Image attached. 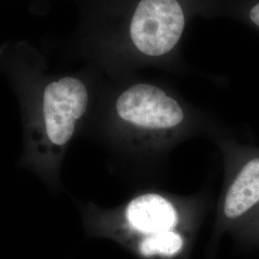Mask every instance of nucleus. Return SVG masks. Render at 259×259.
Returning a JSON list of instances; mask_svg holds the SVG:
<instances>
[{
	"instance_id": "nucleus-1",
	"label": "nucleus",
	"mask_w": 259,
	"mask_h": 259,
	"mask_svg": "<svg viewBox=\"0 0 259 259\" xmlns=\"http://www.w3.org/2000/svg\"><path fill=\"white\" fill-rule=\"evenodd\" d=\"M114 110L121 121L133 127L165 131L181 126L185 108L172 94L156 83H131L116 97Z\"/></svg>"
},
{
	"instance_id": "nucleus-2",
	"label": "nucleus",
	"mask_w": 259,
	"mask_h": 259,
	"mask_svg": "<svg viewBox=\"0 0 259 259\" xmlns=\"http://www.w3.org/2000/svg\"><path fill=\"white\" fill-rule=\"evenodd\" d=\"M89 101V90L79 78L66 76L47 85L42 97V112L47 139L53 145L64 146L72 139Z\"/></svg>"
},
{
	"instance_id": "nucleus-3",
	"label": "nucleus",
	"mask_w": 259,
	"mask_h": 259,
	"mask_svg": "<svg viewBox=\"0 0 259 259\" xmlns=\"http://www.w3.org/2000/svg\"><path fill=\"white\" fill-rule=\"evenodd\" d=\"M126 217L134 230L148 235L171 231L178 221L173 204L157 194L140 195L132 200Z\"/></svg>"
},
{
	"instance_id": "nucleus-4",
	"label": "nucleus",
	"mask_w": 259,
	"mask_h": 259,
	"mask_svg": "<svg viewBox=\"0 0 259 259\" xmlns=\"http://www.w3.org/2000/svg\"><path fill=\"white\" fill-rule=\"evenodd\" d=\"M259 204V156L245 161L230 185L224 202V214L235 220Z\"/></svg>"
},
{
	"instance_id": "nucleus-5",
	"label": "nucleus",
	"mask_w": 259,
	"mask_h": 259,
	"mask_svg": "<svg viewBox=\"0 0 259 259\" xmlns=\"http://www.w3.org/2000/svg\"><path fill=\"white\" fill-rule=\"evenodd\" d=\"M184 245L183 237L175 232H156L149 234L140 242L139 250L145 256L165 255L172 256L182 250Z\"/></svg>"
},
{
	"instance_id": "nucleus-6",
	"label": "nucleus",
	"mask_w": 259,
	"mask_h": 259,
	"mask_svg": "<svg viewBox=\"0 0 259 259\" xmlns=\"http://www.w3.org/2000/svg\"><path fill=\"white\" fill-rule=\"evenodd\" d=\"M248 18L250 22L259 27V1L255 2L248 12Z\"/></svg>"
}]
</instances>
